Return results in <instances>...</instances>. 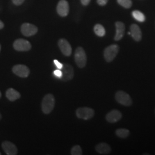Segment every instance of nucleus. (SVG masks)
<instances>
[{"label":"nucleus","mask_w":155,"mask_h":155,"mask_svg":"<svg viewBox=\"0 0 155 155\" xmlns=\"http://www.w3.org/2000/svg\"><path fill=\"white\" fill-rule=\"evenodd\" d=\"M71 154L72 155H82V150L79 145L74 146L71 150Z\"/></svg>","instance_id":"obj_22"},{"label":"nucleus","mask_w":155,"mask_h":155,"mask_svg":"<svg viewBox=\"0 0 155 155\" xmlns=\"http://www.w3.org/2000/svg\"><path fill=\"white\" fill-rule=\"evenodd\" d=\"M15 50L17 51H28L31 49V45L25 39H17L13 43Z\"/></svg>","instance_id":"obj_6"},{"label":"nucleus","mask_w":155,"mask_h":155,"mask_svg":"<svg viewBox=\"0 0 155 155\" xmlns=\"http://www.w3.org/2000/svg\"><path fill=\"white\" fill-rule=\"evenodd\" d=\"M58 13L62 17L66 16L69 12V5L66 0H61L57 6Z\"/></svg>","instance_id":"obj_12"},{"label":"nucleus","mask_w":155,"mask_h":155,"mask_svg":"<svg viewBox=\"0 0 155 155\" xmlns=\"http://www.w3.org/2000/svg\"><path fill=\"white\" fill-rule=\"evenodd\" d=\"M55 102V98L52 94L45 95L41 103V109L43 112L46 114L50 113L54 108Z\"/></svg>","instance_id":"obj_1"},{"label":"nucleus","mask_w":155,"mask_h":155,"mask_svg":"<svg viewBox=\"0 0 155 155\" xmlns=\"http://www.w3.org/2000/svg\"><path fill=\"white\" fill-rule=\"evenodd\" d=\"M6 97L10 101H15L21 97L19 92L13 88L8 89L6 91Z\"/></svg>","instance_id":"obj_17"},{"label":"nucleus","mask_w":155,"mask_h":155,"mask_svg":"<svg viewBox=\"0 0 155 155\" xmlns=\"http://www.w3.org/2000/svg\"><path fill=\"white\" fill-rule=\"evenodd\" d=\"M38 29L33 24L29 23H24L21 27V31L25 36H31L38 32Z\"/></svg>","instance_id":"obj_7"},{"label":"nucleus","mask_w":155,"mask_h":155,"mask_svg":"<svg viewBox=\"0 0 155 155\" xmlns=\"http://www.w3.org/2000/svg\"><path fill=\"white\" fill-rule=\"evenodd\" d=\"M119 46L117 45H112L106 47L104 51V58L107 62H111L116 57L119 52Z\"/></svg>","instance_id":"obj_3"},{"label":"nucleus","mask_w":155,"mask_h":155,"mask_svg":"<svg viewBox=\"0 0 155 155\" xmlns=\"http://www.w3.org/2000/svg\"><path fill=\"white\" fill-rule=\"evenodd\" d=\"M1 153H0V155H1Z\"/></svg>","instance_id":"obj_32"},{"label":"nucleus","mask_w":155,"mask_h":155,"mask_svg":"<svg viewBox=\"0 0 155 155\" xmlns=\"http://www.w3.org/2000/svg\"><path fill=\"white\" fill-rule=\"evenodd\" d=\"M132 16L136 20L139 22H144L145 20V17L144 14L139 11H134L132 12Z\"/></svg>","instance_id":"obj_20"},{"label":"nucleus","mask_w":155,"mask_h":155,"mask_svg":"<svg viewBox=\"0 0 155 155\" xmlns=\"http://www.w3.org/2000/svg\"><path fill=\"white\" fill-rule=\"evenodd\" d=\"M122 118L121 113L118 110H113L106 116V120L110 123H115L120 121Z\"/></svg>","instance_id":"obj_13"},{"label":"nucleus","mask_w":155,"mask_h":155,"mask_svg":"<svg viewBox=\"0 0 155 155\" xmlns=\"http://www.w3.org/2000/svg\"><path fill=\"white\" fill-rule=\"evenodd\" d=\"M2 118V116H1V114H0V120Z\"/></svg>","instance_id":"obj_29"},{"label":"nucleus","mask_w":155,"mask_h":155,"mask_svg":"<svg viewBox=\"0 0 155 155\" xmlns=\"http://www.w3.org/2000/svg\"><path fill=\"white\" fill-rule=\"evenodd\" d=\"M115 98L117 102L122 105L130 106L132 104V100L130 95L122 90L117 92Z\"/></svg>","instance_id":"obj_4"},{"label":"nucleus","mask_w":155,"mask_h":155,"mask_svg":"<svg viewBox=\"0 0 155 155\" xmlns=\"http://www.w3.org/2000/svg\"><path fill=\"white\" fill-rule=\"evenodd\" d=\"M108 0H97V3L101 6H105L107 3Z\"/></svg>","instance_id":"obj_26"},{"label":"nucleus","mask_w":155,"mask_h":155,"mask_svg":"<svg viewBox=\"0 0 155 155\" xmlns=\"http://www.w3.org/2000/svg\"><path fill=\"white\" fill-rule=\"evenodd\" d=\"M0 51H1V45H0Z\"/></svg>","instance_id":"obj_31"},{"label":"nucleus","mask_w":155,"mask_h":155,"mask_svg":"<svg viewBox=\"0 0 155 155\" xmlns=\"http://www.w3.org/2000/svg\"><path fill=\"white\" fill-rule=\"evenodd\" d=\"M1 97V92H0V98Z\"/></svg>","instance_id":"obj_30"},{"label":"nucleus","mask_w":155,"mask_h":155,"mask_svg":"<svg viewBox=\"0 0 155 155\" xmlns=\"http://www.w3.org/2000/svg\"><path fill=\"white\" fill-rule=\"evenodd\" d=\"M54 63L55 64L56 67L58 68V69H59V70L62 69V68L63 67V64H61V63H60L58 60H56V59L54 61Z\"/></svg>","instance_id":"obj_24"},{"label":"nucleus","mask_w":155,"mask_h":155,"mask_svg":"<svg viewBox=\"0 0 155 155\" xmlns=\"http://www.w3.org/2000/svg\"><path fill=\"white\" fill-rule=\"evenodd\" d=\"M130 35L136 41H140L142 38L141 31L139 26L136 24H132L130 28Z\"/></svg>","instance_id":"obj_15"},{"label":"nucleus","mask_w":155,"mask_h":155,"mask_svg":"<svg viewBox=\"0 0 155 155\" xmlns=\"http://www.w3.org/2000/svg\"><path fill=\"white\" fill-rule=\"evenodd\" d=\"M117 2L120 5L127 9L130 8L132 5V0H117Z\"/></svg>","instance_id":"obj_21"},{"label":"nucleus","mask_w":155,"mask_h":155,"mask_svg":"<svg viewBox=\"0 0 155 155\" xmlns=\"http://www.w3.org/2000/svg\"><path fill=\"white\" fill-rule=\"evenodd\" d=\"M4 23H3L2 21H1L0 20V29H2V28H4Z\"/></svg>","instance_id":"obj_28"},{"label":"nucleus","mask_w":155,"mask_h":155,"mask_svg":"<svg viewBox=\"0 0 155 155\" xmlns=\"http://www.w3.org/2000/svg\"><path fill=\"white\" fill-rule=\"evenodd\" d=\"M58 45L64 55L66 56L71 55L72 53V48L68 41L66 39H60L58 41Z\"/></svg>","instance_id":"obj_10"},{"label":"nucleus","mask_w":155,"mask_h":155,"mask_svg":"<svg viewBox=\"0 0 155 155\" xmlns=\"http://www.w3.org/2000/svg\"><path fill=\"white\" fill-rule=\"evenodd\" d=\"M13 3L16 5H20L24 2L25 0H12Z\"/></svg>","instance_id":"obj_25"},{"label":"nucleus","mask_w":155,"mask_h":155,"mask_svg":"<svg viewBox=\"0 0 155 155\" xmlns=\"http://www.w3.org/2000/svg\"><path fill=\"white\" fill-rule=\"evenodd\" d=\"M94 110L87 107H79L76 111V114L78 118L84 120L91 119L94 116Z\"/></svg>","instance_id":"obj_5"},{"label":"nucleus","mask_w":155,"mask_h":155,"mask_svg":"<svg viewBox=\"0 0 155 155\" xmlns=\"http://www.w3.org/2000/svg\"><path fill=\"white\" fill-rule=\"evenodd\" d=\"M74 58L75 63L78 67L82 68L86 65L87 56L82 47H79L76 49L74 54Z\"/></svg>","instance_id":"obj_2"},{"label":"nucleus","mask_w":155,"mask_h":155,"mask_svg":"<svg viewBox=\"0 0 155 155\" xmlns=\"http://www.w3.org/2000/svg\"><path fill=\"white\" fill-rule=\"evenodd\" d=\"M96 151L102 155H107L111 152V147L106 143H101L97 144L95 147Z\"/></svg>","instance_id":"obj_16"},{"label":"nucleus","mask_w":155,"mask_h":155,"mask_svg":"<svg viewBox=\"0 0 155 155\" xmlns=\"http://www.w3.org/2000/svg\"><path fill=\"white\" fill-rule=\"evenodd\" d=\"M53 74L55 77L61 79L62 77V71L61 70H59V69L55 70L53 72Z\"/></svg>","instance_id":"obj_23"},{"label":"nucleus","mask_w":155,"mask_h":155,"mask_svg":"<svg viewBox=\"0 0 155 155\" xmlns=\"http://www.w3.org/2000/svg\"><path fill=\"white\" fill-rule=\"evenodd\" d=\"M12 71L15 75L21 78L28 77L30 74V71L28 67L22 64L15 65L13 67Z\"/></svg>","instance_id":"obj_9"},{"label":"nucleus","mask_w":155,"mask_h":155,"mask_svg":"<svg viewBox=\"0 0 155 155\" xmlns=\"http://www.w3.org/2000/svg\"><path fill=\"white\" fill-rule=\"evenodd\" d=\"M116 33L114 37V40L116 41H119L124 36L125 27V24L121 21H117L116 22Z\"/></svg>","instance_id":"obj_14"},{"label":"nucleus","mask_w":155,"mask_h":155,"mask_svg":"<svg viewBox=\"0 0 155 155\" xmlns=\"http://www.w3.org/2000/svg\"><path fill=\"white\" fill-rule=\"evenodd\" d=\"M95 33L99 37H103L105 35L106 31L104 27L101 24H96L94 27Z\"/></svg>","instance_id":"obj_19"},{"label":"nucleus","mask_w":155,"mask_h":155,"mask_svg":"<svg viewBox=\"0 0 155 155\" xmlns=\"http://www.w3.org/2000/svg\"><path fill=\"white\" fill-rule=\"evenodd\" d=\"M91 0H81L82 4L84 6H87L89 5Z\"/></svg>","instance_id":"obj_27"},{"label":"nucleus","mask_w":155,"mask_h":155,"mask_svg":"<svg viewBox=\"0 0 155 155\" xmlns=\"http://www.w3.org/2000/svg\"><path fill=\"white\" fill-rule=\"evenodd\" d=\"M116 134L117 136L121 139H126L129 136L130 132L128 129H124V128H120L117 129L116 131Z\"/></svg>","instance_id":"obj_18"},{"label":"nucleus","mask_w":155,"mask_h":155,"mask_svg":"<svg viewBox=\"0 0 155 155\" xmlns=\"http://www.w3.org/2000/svg\"><path fill=\"white\" fill-rule=\"evenodd\" d=\"M2 147L6 154L8 155H16L17 154L16 146L10 141H4L2 144Z\"/></svg>","instance_id":"obj_11"},{"label":"nucleus","mask_w":155,"mask_h":155,"mask_svg":"<svg viewBox=\"0 0 155 155\" xmlns=\"http://www.w3.org/2000/svg\"><path fill=\"white\" fill-rule=\"evenodd\" d=\"M62 77L60 79L63 81H68L71 80L74 75V68L71 65L68 64H63L62 68Z\"/></svg>","instance_id":"obj_8"}]
</instances>
